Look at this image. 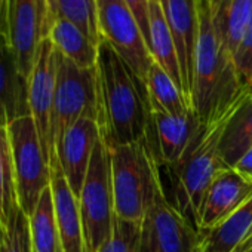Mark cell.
I'll use <instances>...</instances> for the list:
<instances>
[{
  "mask_svg": "<svg viewBox=\"0 0 252 252\" xmlns=\"http://www.w3.org/2000/svg\"><path fill=\"white\" fill-rule=\"evenodd\" d=\"M98 126L108 147L146 140L152 108L146 85L104 40L98 45Z\"/></svg>",
  "mask_w": 252,
  "mask_h": 252,
  "instance_id": "cell-1",
  "label": "cell"
},
{
  "mask_svg": "<svg viewBox=\"0 0 252 252\" xmlns=\"http://www.w3.org/2000/svg\"><path fill=\"white\" fill-rule=\"evenodd\" d=\"M248 92L231 54L215 33L206 0H202L191 108L205 126H211L230 117Z\"/></svg>",
  "mask_w": 252,
  "mask_h": 252,
  "instance_id": "cell-2",
  "label": "cell"
},
{
  "mask_svg": "<svg viewBox=\"0 0 252 252\" xmlns=\"http://www.w3.org/2000/svg\"><path fill=\"white\" fill-rule=\"evenodd\" d=\"M227 119L211 126L202 123L184 155L175 163L165 166L171 187L169 200L197 231L206 193L217 174L227 166L218 149Z\"/></svg>",
  "mask_w": 252,
  "mask_h": 252,
  "instance_id": "cell-3",
  "label": "cell"
},
{
  "mask_svg": "<svg viewBox=\"0 0 252 252\" xmlns=\"http://www.w3.org/2000/svg\"><path fill=\"white\" fill-rule=\"evenodd\" d=\"M85 252H99L110 239L114 220L110 149L99 137L79 196Z\"/></svg>",
  "mask_w": 252,
  "mask_h": 252,
  "instance_id": "cell-4",
  "label": "cell"
},
{
  "mask_svg": "<svg viewBox=\"0 0 252 252\" xmlns=\"http://www.w3.org/2000/svg\"><path fill=\"white\" fill-rule=\"evenodd\" d=\"M108 149L111 156L114 214L122 220L141 224L156 159L149 150L146 140Z\"/></svg>",
  "mask_w": 252,
  "mask_h": 252,
  "instance_id": "cell-5",
  "label": "cell"
},
{
  "mask_svg": "<svg viewBox=\"0 0 252 252\" xmlns=\"http://www.w3.org/2000/svg\"><path fill=\"white\" fill-rule=\"evenodd\" d=\"M199 231L177 211L165 193L160 165L153 177L141 222V252H197Z\"/></svg>",
  "mask_w": 252,
  "mask_h": 252,
  "instance_id": "cell-6",
  "label": "cell"
},
{
  "mask_svg": "<svg viewBox=\"0 0 252 252\" xmlns=\"http://www.w3.org/2000/svg\"><path fill=\"white\" fill-rule=\"evenodd\" d=\"M17 181L18 203L30 218L42 193L51 186V162L43 150L32 116L8 125Z\"/></svg>",
  "mask_w": 252,
  "mask_h": 252,
  "instance_id": "cell-7",
  "label": "cell"
},
{
  "mask_svg": "<svg viewBox=\"0 0 252 252\" xmlns=\"http://www.w3.org/2000/svg\"><path fill=\"white\" fill-rule=\"evenodd\" d=\"M82 117L98 122L96 68H80L57 51V85L52 110L54 150L64 132Z\"/></svg>",
  "mask_w": 252,
  "mask_h": 252,
  "instance_id": "cell-8",
  "label": "cell"
},
{
  "mask_svg": "<svg viewBox=\"0 0 252 252\" xmlns=\"http://www.w3.org/2000/svg\"><path fill=\"white\" fill-rule=\"evenodd\" d=\"M96 20L101 40L107 42L146 85L153 58L128 5L123 0H96Z\"/></svg>",
  "mask_w": 252,
  "mask_h": 252,
  "instance_id": "cell-9",
  "label": "cell"
},
{
  "mask_svg": "<svg viewBox=\"0 0 252 252\" xmlns=\"http://www.w3.org/2000/svg\"><path fill=\"white\" fill-rule=\"evenodd\" d=\"M49 27L48 0H8L9 46L27 79L34 65L37 48L48 37Z\"/></svg>",
  "mask_w": 252,
  "mask_h": 252,
  "instance_id": "cell-10",
  "label": "cell"
},
{
  "mask_svg": "<svg viewBox=\"0 0 252 252\" xmlns=\"http://www.w3.org/2000/svg\"><path fill=\"white\" fill-rule=\"evenodd\" d=\"M57 85V49L49 37H45L36 54L33 70L29 76L30 116L36 125L43 150L49 159H55L52 140V110Z\"/></svg>",
  "mask_w": 252,
  "mask_h": 252,
  "instance_id": "cell-11",
  "label": "cell"
},
{
  "mask_svg": "<svg viewBox=\"0 0 252 252\" xmlns=\"http://www.w3.org/2000/svg\"><path fill=\"white\" fill-rule=\"evenodd\" d=\"M160 5L177 49L183 95L187 104L191 107L194 60L200 32L202 0H160Z\"/></svg>",
  "mask_w": 252,
  "mask_h": 252,
  "instance_id": "cell-12",
  "label": "cell"
},
{
  "mask_svg": "<svg viewBox=\"0 0 252 252\" xmlns=\"http://www.w3.org/2000/svg\"><path fill=\"white\" fill-rule=\"evenodd\" d=\"M99 137L101 132L98 122L91 117H82L70 126L55 146L58 163L77 199Z\"/></svg>",
  "mask_w": 252,
  "mask_h": 252,
  "instance_id": "cell-13",
  "label": "cell"
},
{
  "mask_svg": "<svg viewBox=\"0 0 252 252\" xmlns=\"http://www.w3.org/2000/svg\"><path fill=\"white\" fill-rule=\"evenodd\" d=\"M202 126L194 110L183 116H169L152 111L146 144L160 166L175 163L187 150L193 137Z\"/></svg>",
  "mask_w": 252,
  "mask_h": 252,
  "instance_id": "cell-14",
  "label": "cell"
},
{
  "mask_svg": "<svg viewBox=\"0 0 252 252\" xmlns=\"http://www.w3.org/2000/svg\"><path fill=\"white\" fill-rule=\"evenodd\" d=\"M252 199V184L233 168H222L214 178L202 209L200 230L212 228Z\"/></svg>",
  "mask_w": 252,
  "mask_h": 252,
  "instance_id": "cell-15",
  "label": "cell"
},
{
  "mask_svg": "<svg viewBox=\"0 0 252 252\" xmlns=\"http://www.w3.org/2000/svg\"><path fill=\"white\" fill-rule=\"evenodd\" d=\"M51 191L64 252H85L79 199L70 189L57 158L51 160Z\"/></svg>",
  "mask_w": 252,
  "mask_h": 252,
  "instance_id": "cell-16",
  "label": "cell"
},
{
  "mask_svg": "<svg viewBox=\"0 0 252 252\" xmlns=\"http://www.w3.org/2000/svg\"><path fill=\"white\" fill-rule=\"evenodd\" d=\"M30 116L29 79L21 73L14 51L6 40H0V125Z\"/></svg>",
  "mask_w": 252,
  "mask_h": 252,
  "instance_id": "cell-17",
  "label": "cell"
},
{
  "mask_svg": "<svg viewBox=\"0 0 252 252\" xmlns=\"http://www.w3.org/2000/svg\"><path fill=\"white\" fill-rule=\"evenodd\" d=\"M234 251H252V199L212 228L199 231L197 252Z\"/></svg>",
  "mask_w": 252,
  "mask_h": 252,
  "instance_id": "cell-18",
  "label": "cell"
},
{
  "mask_svg": "<svg viewBox=\"0 0 252 252\" xmlns=\"http://www.w3.org/2000/svg\"><path fill=\"white\" fill-rule=\"evenodd\" d=\"M206 3L217 36L233 57L252 27V0H206Z\"/></svg>",
  "mask_w": 252,
  "mask_h": 252,
  "instance_id": "cell-19",
  "label": "cell"
},
{
  "mask_svg": "<svg viewBox=\"0 0 252 252\" xmlns=\"http://www.w3.org/2000/svg\"><path fill=\"white\" fill-rule=\"evenodd\" d=\"M147 48L153 61L175 82L183 92L180 64L174 37L162 11L160 0H149V39Z\"/></svg>",
  "mask_w": 252,
  "mask_h": 252,
  "instance_id": "cell-20",
  "label": "cell"
},
{
  "mask_svg": "<svg viewBox=\"0 0 252 252\" xmlns=\"http://www.w3.org/2000/svg\"><path fill=\"white\" fill-rule=\"evenodd\" d=\"M252 147V94L248 92L227 119L221 138L220 155L222 162L233 168Z\"/></svg>",
  "mask_w": 252,
  "mask_h": 252,
  "instance_id": "cell-21",
  "label": "cell"
},
{
  "mask_svg": "<svg viewBox=\"0 0 252 252\" xmlns=\"http://www.w3.org/2000/svg\"><path fill=\"white\" fill-rule=\"evenodd\" d=\"M54 48L80 68H94L98 60V45L91 40L77 26L58 18L54 20L48 33Z\"/></svg>",
  "mask_w": 252,
  "mask_h": 252,
  "instance_id": "cell-22",
  "label": "cell"
},
{
  "mask_svg": "<svg viewBox=\"0 0 252 252\" xmlns=\"http://www.w3.org/2000/svg\"><path fill=\"white\" fill-rule=\"evenodd\" d=\"M29 222L33 252H64L51 186L42 193L34 212L29 218Z\"/></svg>",
  "mask_w": 252,
  "mask_h": 252,
  "instance_id": "cell-23",
  "label": "cell"
},
{
  "mask_svg": "<svg viewBox=\"0 0 252 252\" xmlns=\"http://www.w3.org/2000/svg\"><path fill=\"white\" fill-rule=\"evenodd\" d=\"M146 88L152 111L169 116H183L193 110L175 82L155 61L149 70Z\"/></svg>",
  "mask_w": 252,
  "mask_h": 252,
  "instance_id": "cell-24",
  "label": "cell"
},
{
  "mask_svg": "<svg viewBox=\"0 0 252 252\" xmlns=\"http://www.w3.org/2000/svg\"><path fill=\"white\" fill-rule=\"evenodd\" d=\"M20 209L11 138L6 126L0 125V224L3 228Z\"/></svg>",
  "mask_w": 252,
  "mask_h": 252,
  "instance_id": "cell-25",
  "label": "cell"
},
{
  "mask_svg": "<svg viewBox=\"0 0 252 252\" xmlns=\"http://www.w3.org/2000/svg\"><path fill=\"white\" fill-rule=\"evenodd\" d=\"M48 8L51 24L58 18L67 20L77 26L95 43L101 42L96 20V0H48Z\"/></svg>",
  "mask_w": 252,
  "mask_h": 252,
  "instance_id": "cell-26",
  "label": "cell"
},
{
  "mask_svg": "<svg viewBox=\"0 0 252 252\" xmlns=\"http://www.w3.org/2000/svg\"><path fill=\"white\" fill-rule=\"evenodd\" d=\"M99 252H141V224L114 215L111 236Z\"/></svg>",
  "mask_w": 252,
  "mask_h": 252,
  "instance_id": "cell-27",
  "label": "cell"
},
{
  "mask_svg": "<svg viewBox=\"0 0 252 252\" xmlns=\"http://www.w3.org/2000/svg\"><path fill=\"white\" fill-rule=\"evenodd\" d=\"M0 252H33L29 217L21 209L2 231Z\"/></svg>",
  "mask_w": 252,
  "mask_h": 252,
  "instance_id": "cell-28",
  "label": "cell"
},
{
  "mask_svg": "<svg viewBox=\"0 0 252 252\" xmlns=\"http://www.w3.org/2000/svg\"><path fill=\"white\" fill-rule=\"evenodd\" d=\"M233 61L240 80L248 88L252 77V27L242 37L236 52L233 54Z\"/></svg>",
  "mask_w": 252,
  "mask_h": 252,
  "instance_id": "cell-29",
  "label": "cell"
},
{
  "mask_svg": "<svg viewBox=\"0 0 252 252\" xmlns=\"http://www.w3.org/2000/svg\"><path fill=\"white\" fill-rule=\"evenodd\" d=\"M132 11L147 43L149 39V0H123Z\"/></svg>",
  "mask_w": 252,
  "mask_h": 252,
  "instance_id": "cell-30",
  "label": "cell"
},
{
  "mask_svg": "<svg viewBox=\"0 0 252 252\" xmlns=\"http://www.w3.org/2000/svg\"><path fill=\"white\" fill-rule=\"evenodd\" d=\"M233 169L243 177L248 183L252 184V147L239 159V162L233 166Z\"/></svg>",
  "mask_w": 252,
  "mask_h": 252,
  "instance_id": "cell-31",
  "label": "cell"
},
{
  "mask_svg": "<svg viewBox=\"0 0 252 252\" xmlns=\"http://www.w3.org/2000/svg\"><path fill=\"white\" fill-rule=\"evenodd\" d=\"M0 40L9 43L8 34V0H0Z\"/></svg>",
  "mask_w": 252,
  "mask_h": 252,
  "instance_id": "cell-32",
  "label": "cell"
},
{
  "mask_svg": "<svg viewBox=\"0 0 252 252\" xmlns=\"http://www.w3.org/2000/svg\"><path fill=\"white\" fill-rule=\"evenodd\" d=\"M248 91L252 94V77H251V82H249V86H248Z\"/></svg>",
  "mask_w": 252,
  "mask_h": 252,
  "instance_id": "cell-33",
  "label": "cell"
},
{
  "mask_svg": "<svg viewBox=\"0 0 252 252\" xmlns=\"http://www.w3.org/2000/svg\"><path fill=\"white\" fill-rule=\"evenodd\" d=\"M2 231H3V227H2V224H0V236H2Z\"/></svg>",
  "mask_w": 252,
  "mask_h": 252,
  "instance_id": "cell-34",
  "label": "cell"
},
{
  "mask_svg": "<svg viewBox=\"0 0 252 252\" xmlns=\"http://www.w3.org/2000/svg\"><path fill=\"white\" fill-rule=\"evenodd\" d=\"M249 252H252V251H249Z\"/></svg>",
  "mask_w": 252,
  "mask_h": 252,
  "instance_id": "cell-35",
  "label": "cell"
}]
</instances>
